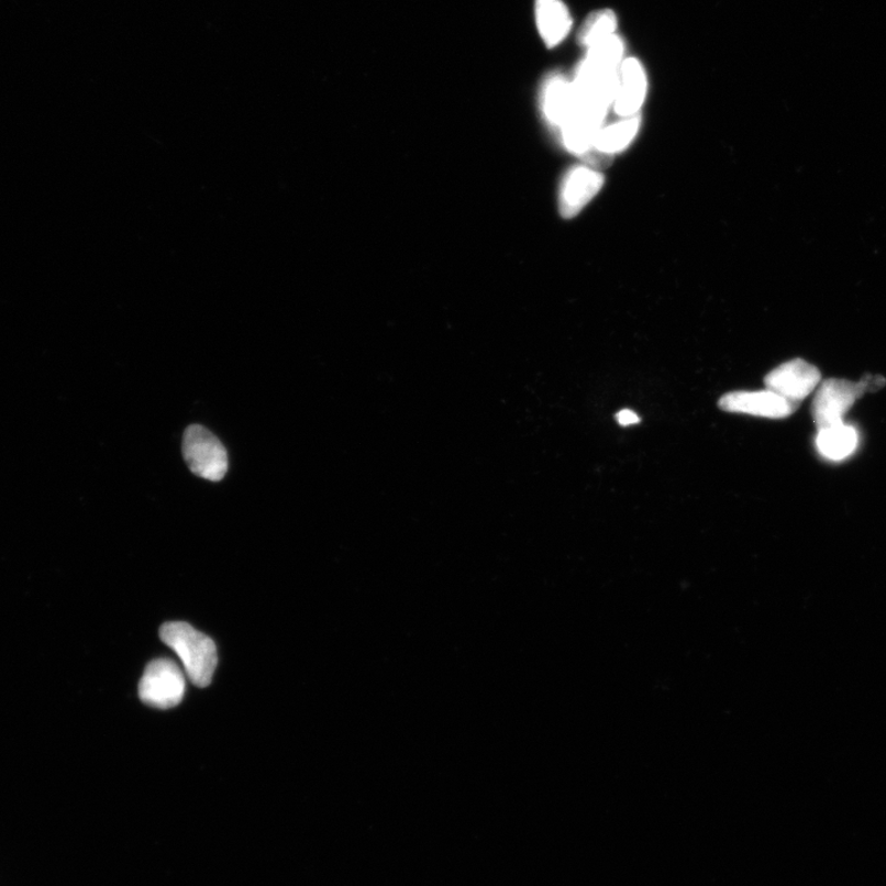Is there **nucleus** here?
Returning <instances> with one entry per match:
<instances>
[{
    "instance_id": "obj_8",
    "label": "nucleus",
    "mask_w": 886,
    "mask_h": 886,
    "mask_svg": "<svg viewBox=\"0 0 886 886\" xmlns=\"http://www.w3.org/2000/svg\"><path fill=\"white\" fill-rule=\"evenodd\" d=\"M647 79L643 65L635 58H625L618 71L613 109L622 119L636 117L644 104Z\"/></svg>"
},
{
    "instance_id": "obj_9",
    "label": "nucleus",
    "mask_w": 886,
    "mask_h": 886,
    "mask_svg": "<svg viewBox=\"0 0 886 886\" xmlns=\"http://www.w3.org/2000/svg\"><path fill=\"white\" fill-rule=\"evenodd\" d=\"M542 111L550 125L560 132L573 120L576 110L572 79L551 76L542 89Z\"/></svg>"
},
{
    "instance_id": "obj_14",
    "label": "nucleus",
    "mask_w": 886,
    "mask_h": 886,
    "mask_svg": "<svg viewBox=\"0 0 886 886\" xmlns=\"http://www.w3.org/2000/svg\"><path fill=\"white\" fill-rule=\"evenodd\" d=\"M862 383L867 390V394H874V391H878L886 385V378L881 375H864L862 377Z\"/></svg>"
},
{
    "instance_id": "obj_4",
    "label": "nucleus",
    "mask_w": 886,
    "mask_h": 886,
    "mask_svg": "<svg viewBox=\"0 0 886 886\" xmlns=\"http://www.w3.org/2000/svg\"><path fill=\"white\" fill-rule=\"evenodd\" d=\"M865 394L867 390L862 380L860 383L838 378L823 380L811 406L812 419L818 431L843 424V417Z\"/></svg>"
},
{
    "instance_id": "obj_11",
    "label": "nucleus",
    "mask_w": 886,
    "mask_h": 886,
    "mask_svg": "<svg viewBox=\"0 0 886 886\" xmlns=\"http://www.w3.org/2000/svg\"><path fill=\"white\" fill-rule=\"evenodd\" d=\"M859 447V432L851 425L840 424L819 430L817 448L822 457L840 462L853 455Z\"/></svg>"
},
{
    "instance_id": "obj_12",
    "label": "nucleus",
    "mask_w": 886,
    "mask_h": 886,
    "mask_svg": "<svg viewBox=\"0 0 886 886\" xmlns=\"http://www.w3.org/2000/svg\"><path fill=\"white\" fill-rule=\"evenodd\" d=\"M639 128H641V118L639 115L627 118L612 123L611 126L602 128L595 139L594 151L606 157L622 152L636 137Z\"/></svg>"
},
{
    "instance_id": "obj_1",
    "label": "nucleus",
    "mask_w": 886,
    "mask_h": 886,
    "mask_svg": "<svg viewBox=\"0 0 886 886\" xmlns=\"http://www.w3.org/2000/svg\"><path fill=\"white\" fill-rule=\"evenodd\" d=\"M160 638L179 656L192 685L201 688L211 685L219 656L210 636L188 623L170 622L162 625Z\"/></svg>"
},
{
    "instance_id": "obj_3",
    "label": "nucleus",
    "mask_w": 886,
    "mask_h": 886,
    "mask_svg": "<svg viewBox=\"0 0 886 886\" xmlns=\"http://www.w3.org/2000/svg\"><path fill=\"white\" fill-rule=\"evenodd\" d=\"M187 689L185 676L170 658H157L144 669L139 693L143 704L158 709L177 707Z\"/></svg>"
},
{
    "instance_id": "obj_6",
    "label": "nucleus",
    "mask_w": 886,
    "mask_h": 886,
    "mask_svg": "<svg viewBox=\"0 0 886 886\" xmlns=\"http://www.w3.org/2000/svg\"><path fill=\"white\" fill-rule=\"evenodd\" d=\"M820 384L821 374L818 367L801 358L788 361L771 370L765 378L766 389L797 405L811 395Z\"/></svg>"
},
{
    "instance_id": "obj_13",
    "label": "nucleus",
    "mask_w": 886,
    "mask_h": 886,
    "mask_svg": "<svg viewBox=\"0 0 886 886\" xmlns=\"http://www.w3.org/2000/svg\"><path fill=\"white\" fill-rule=\"evenodd\" d=\"M617 16L612 10H599L586 19V22L580 29L579 41L580 44L590 48L601 41L616 35Z\"/></svg>"
},
{
    "instance_id": "obj_5",
    "label": "nucleus",
    "mask_w": 886,
    "mask_h": 886,
    "mask_svg": "<svg viewBox=\"0 0 886 886\" xmlns=\"http://www.w3.org/2000/svg\"><path fill=\"white\" fill-rule=\"evenodd\" d=\"M799 406L769 389L731 391L719 400V408L728 413L766 419H786L795 414Z\"/></svg>"
},
{
    "instance_id": "obj_7",
    "label": "nucleus",
    "mask_w": 886,
    "mask_h": 886,
    "mask_svg": "<svg viewBox=\"0 0 886 886\" xmlns=\"http://www.w3.org/2000/svg\"><path fill=\"white\" fill-rule=\"evenodd\" d=\"M603 180V175L591 167L579 166L569 170L562 182L560 195V208L564 218H575L600 192Z\"/></svg>"
},
{
    "instance_id": "obj_10",
    "label": "nucleus",
    "mask_w": 886,
    "mask_h": 886,
    "mask_svg": "<svg viewBox=\"0 0 886 886\" xmlns=\"http://www.w3.org/2000/svg\"><path fill=\"white\" fill-rule=\"evenodd\" d=\"M535 24L543 43L553 48L568 37L573 19L563 0H535Z\"/></svg>"
},
{
    "instance_id": "obj_15",
    "label": "nucleus",
    "mask_w": 886,
    "mask_h": 886,
    "mask_svg": "<svg viewBox=\"0 0 886 886\" xmlns=\"http://www.w3.org/2000/svg\"><path fill=\"white\" fill-rule=\"evenodd\" d=\"M616 419L618 421V424H620L621 427L635 425L638 424L639 421H641V418H639L634 413V411L630 409L621 410L620 413H617Z\"/></svg>"
},
{
    "instance_id": "obj_2",
    "label": "nucleus",
    "mask_w": 886,
    "mask_h": 886,
    "mask_svg": "<svg viewBox=\"0 0 886 886\" xmlns=\"http://www.w3.org/2000/svg\"><path fill=\"white\" fill-rule=\"evenodd\" d=\"M182 456L195 476L203 479L220 481L229 470V455L223 443L201 425L185 430Z\"/></svg>"
}]
</instances>
